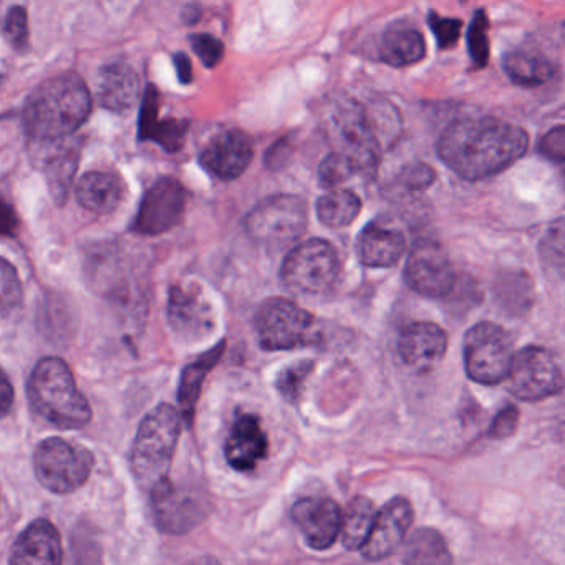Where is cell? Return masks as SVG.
I'll return each instance as SVG.
<instances>
[{"mask_svg": "<svg viewBox=\"0 0 565 565\" xmlns=\"http://www.w3.org/2000/svg\"><path fill=\"white\" fill-rule=\"evenodd\" d=\"M4 38L14 51L25 52L29 49L28 11L21 6L9 9L4 21Z\"/></svg>", "mask_w": 565, "mask_h": 565, "instance_id": "8d00e7d4", "label": "cell"}, {"mask_svg": "<svg viewBox=\"0 0 565 565\" xmlns=\"http://www.w3.org/2000/svg\"><path fill=\"white\" fill-rule=\"evenodd\" d=\"M413 518L415 514L408 499L398 495L386 502L376 514L369 541L362 547L363 557L366 561H382L395 554L396 548L405 542Z\"/></svg>", "mask_w": 565, "mask_h": 565, "instance_id": "e0dca14e", "label": "cell"}, {"mask_svg": "<svg viewBox=\"0 0 565 565\" xmlns=\"http://www.w3.org/2000/svg\"><path fill=\"white\" fill-rule=\"evenodd\" d=\"M254 330L260 349L267 352L300 349L319 337L312 313L280 297L260 303L254 317Z\"/></svg>", "mask_w": 565, "mask_h": 565, "instance_id": "52a82bcc", "label": "cell"}, {"mask_svg": "<svg viewBox=\"0 0 565 565\" xmlns=\"http://www.w3.org/2000/svg\"><path fill=\"white\" fill-rule=\"evenodd\" d=\"M502 68L512 84L524 88L541 87L554 77L552 62L527 51L508 52L502 58Z\"/></svg>", "mask_w": 565, "mask_h": 565, "instance_id": "f1b7e54d", "label": "cell"}, {"mask_svg": "<svg viewBox=\"0 0 565 565\" xmlns=\"http://www.w3.org/2000/svg\"><path fill=\"white\" fill-rule=\"evenodd\" d=\"M150 494L158 527L167 534H186L207 515L206 501L196 491L177 486L170 479Z\"/></svg>", "mask_w": 565, "mask_h": 565, "instance_id": "9a60e30c", "label": "cell"}, {"mask_svg": "<svg viewBox=\"0 0 565 565\" xmlns=\"http://www.w3.org/2000/svg\"><path fill=\"white\" fill-rule=\"evenodd\" d=\"M405 250V234L380 221L370 223L356 241L360 263L372 269H388L396 266Z\"/></svg>", "mask_w": 565, "mask_h": 565, "instance_id": "603a6c76", "label": "cell"}, {"mask_svg": "<svg viewBox=\"0 0 565 565\" xmlns=\"http://www.w3.org/2000/svg\"><path fill=\"white\" fill-rule=\"evenodd\" d=\"M0 277H2V316L8 317L12 310L21 306L22 284L18 270L8 259H2Z\"/></svg>", "mask_w": 565, "mask_h": 565, "instance_id": "74e56055", "label": "cell"}, {"mask_svg": "<svg viewBox=\"0 0 565 565\" xmlns=\"http://www.w3.org/2000/svg\"><path fill=\"white\" fill-rule=\"evenodd\" d=\"M362 211V201L350 190H332L317 201V216L330 230L350 226Z\"/></svg>", "mask_w": 565, "mask_h": 565, "instance_id": "4dcf8cb0", "label": "cell"}, {"mask_svg": "<svg viewBox=\"0 0 565 565\" xmlns=\"http://www.w3.org/2000/svg\"><path fill=\"white\" fill-rule=\"evenodd\" d=\"M428 24L435 34L439 49H452L461 35V21L458 19L439 18L436 12H429Z\"/></svg>", "mask_w": 565, "mask_h": 565, "instance_id": "f35d334b", "label": "cell"}, {"mask_svg": "<svg viewBox=\"0 0 565 565\" xmlns=\"http://www.w3.org/2000/svg\"><path fill=\"white\" fill-rule=\"evenodd\" d=\"M426 42L422 32L408 22H395L383 32L380 58L395 68L409 67L425 58Z\"/></svg>", "mask_w": 565, "mask_h": 565, "instance_id": "4316f807", "label": "cell"}, {"mask_svg": "<svg viewBox=\"0 0 565 565\" xmlns=\"http://www.w3.org/2000/svg\"><path fill=\"white\" fill-rule=\"evenodd\" d=\"M62 561L64 547L61 534L47 519H38L21 532L9 558L15 565H57Z\"/></svg>", "mask_w": 565, "mask_h": 565, "instance_id": "7402d4cb", "label": "cell"}, {"mask_svg": "<svg viewBox=\"0 0 565 565\" xmlns=\"http://www.w3.org/2000/svg\"><path fill=\"white\" fill-rule=\"evenodd\" d=\"M14 211L11 210V206L6 204L4 206V234L12 233V227H14Z\"/></svg>", "mask_w": 565, "mask_h": 565, "instance_id": "bcb514c9", "label": "cell"}, {"mask_svg": "<svg viewBox=\"0 0 565 565\" xmlns=\"http://www.w3.org/2000/svg\"><path fill=\"white\" fill-rule=\"evenodd\" d=\"M435 171L425 163H413L399 173V183L409 191H423L431 186Z\"/></svg>", "mask_w": 565, "mask_h": 565, "instance_id": "b9f144b4", "label": "cell"}, {"mask_svg": "<svg viewBox=\"0 0 565 565\" xmlns=\"http://www.w3.org/2000/svg\"><path fill=\"white\" fill-rule=\"evenodd\" d=\"M462 359L472 382L481 385L504 382L514 359L511 337L498 323H476L465 335Z\"/></svg>", "mask_w": 565, "mask_h": 565, "instance_id": "ba28073f", "label": "cell"}, {"mask_svg": "<svg viewBox=\"0 0 565 565\" xmlns=\"http://www.w3.org/2000/svg\"><path fill=\"white\" fill-rule=\"evenodd\" d=\"M564 439H565V419H564Z\"/></svg>", "mask_w": 565, "mask_h": 565, "instance_id": "c3c4849f", "label": "cell"}, {"mask_svg": "<svg viewBox=\"0 0 565 565\" xmlns=\"http://www.w3.org/2000/svg\"><path fill=\"white\" fill-rule=\"evenodd\" d=\"M173 64L177 67L178 78L181 84H191L193 81V65H191L190 57L183 52H178L173 55Z\"/></svg>", "mask_w": 565, "mask_h": 565, "instance_id": "ee69618b", "label": "cell"}, {"mask_svg": "<svg viewBox=\"0 0 565 565\" xmlns=\"http://www.w3.org/2000/svg\"><path fill=\"white\" fill-rule=\"evenodd\" d=\"M307 204L294 194H274L250 210L244 220L247 234L266 247H284L302 236Z\"/></svg>", "mask_w": 565, "mask_h": 565, "instance_id": "9c48e42d", "label": "cell"}, {"mask_svg": "<svg viewBox=\"0 0 565 565\" xmlns=\"http://www.w3.org/2000/svg\"><path fill=\"white\" fill-rule=\"evenodd\" d=\"M186 204V188L174 178H161L145 193L131 231L138 236L168 233L183 221Z\"/></svg>", "mask_w": 565, "mask_h": 565, "instance_id": "4fadbf2b", "label": "cell"}, {"mask_svg": "<svg viewBox=\"0 0 565 565\" xmlns=\"http://www.w3.org/2000/svg\"><path fill=\"white\" fill-rule=\"evenodd\" d=\"M92 95L84 78L58 75L44 82L25 104L24 127L31 141L71 138L90 117Z\"/></svg>", "mask_w": 565, "mask_h": 565, "instance_id": "7a4b0ae2", "label": "cell"}, {"mask_svg": "<svg viewBox=\"0 0 565 565\" xmlns=\"http://www.w3.org/2000/svg\"><path fill=\"white\" fill-rule=\"evenodd\" d=\"M356 174H360L359 170H356L355 163L347 154L340 153V151H332L320 163L319 183L326 190H337V188L342 186L343 183L352 180Z\"/></svg>", "mask_w": 565, "mask_h": 565, "instance_id": "e575fe53", "label": "cell"}, {"mask_svg": "<svg viewBox=\"0 0 565 565\" xmlns=\"http://www.w3.org/2000/svg\"><path fill=\"white\" fill-rule=\"evenodd\" d=\"M12 402H14V388H12L11 380L4 373L2 379V388H0V406H2V416H8L11 412Z\"/></svg>", "mask_w": 565, "mask_h": 565, "instance_id": "f6af8a7d", "label": "cell"}, {"mask_svg": "<svg viewBox=\"0 0 565 565\" xmlns=\"http://www.w3.org/2000/svg\"><path fill=\"white\" fill-rule=\"evenodd\" d=\"M97 97L107 110L118 115L128 114L140 98L137 72L125 62L105 65L97 78Z\"/></svg>", "mask_w": 565, "mask_h": 565, "instance_id": "cb8c5ba5", "label": "cell"}, {"mask_svg": "<svg viewBox=\"0 0 565 565\" xmlns=\"http://www.w3.org/2000/svg\"><path fill=\"white\" fill-rule=\"evenodd\" d=\"M34 160L41 161L49 191L58 206L67 201L78 168V148L71 138L57 141H32Z\"/></svg>", "mask_w": 565, "mask_h": 565, "instance_id": "ffe728a7", "label": "cell"}, {"mask_svg": "<svg viewBox=\"0 0 565 565\" xmlns=\"http://www.w3.org/2000/svg\"><path fill=\"white\" fill-rule=\"evenodd\" d=\"M489 21L484 11H478L472 18L468 31V51L472 67L484 68L489 62Z\"/></svg>", "mask_w": 565, "mask_h": 565, "instance_id": "d590c367", "label": "cell"}, {"mask_svg": "<svg viewBox=\"0 0 565 565\" xmlns=\"http://www.w3.org/2000/svg\"><path fill=\"white\" fill-rule=\"evenodd\" d=\"M168 322L184 342H201L216 329L213 303L198 284H180L170 289Z\"/></svg>", "mask_w": 565, "mask_h": 565, "instance_id": "5bb4252c", "label": "cell"}, {"mask_svg": "<svg viewBox=\"0 0 565 565\" xmlns=\"http://www.w3.org/2000/svg\"><path fill=\"white\" fill-rule=\"evenodd\" d=\"M508 386L522 402H541L557 395L564 386V373L555 356L542 347L529 345L514 353Z\"/></svg>", "mask_w": 565, "mask_h": 565, "instance_id": "8fae6325", "label": "cell"}, {"mask_svg": "<svg viewBox=\"0 0 565 565\" xmlns=\"http://www.w3.org/2000/svg\"><path fill=\"white\" fill-rule=\"evenodd\" d=\"M329 135L340 153L355 163L360 177L373 178L380 163V145L365 110L355 104L340 105L330 118Z\"/></svg>", "mask_w": 565, "mask_h": 565, "instance_id": "30bf717a", "label": "cell"}, {"mask_svg": "<svg viewBox=\"0 0 565 565\" xmlns=\"http://www.w3.org/2000/svg\"><path fill=\"white\" fill-rule=\"evenodd\" d=\"M253 141L241 130H227L214 137L201 153L200 161L207 173L220 180L239 178L253 161Z\"/></svg>", "mask_w": 565, "mask_h": 565, "instance_id": "d6986e66", "label": "cell"}, {"mask_svg": "<svg viewBox=\"0 0 565 565\" xmlns=\"http://www.w3.org/2000/svg\"><path fill=\"white\" fill-rule=\"evenodd\" d=\"M376 514L379 511L369 498L359 495L350 501L343 512L342 532H340L342 544L349 551H362L375 524Z\"/></svg>", "mask_w": 565, "mask_h": 565, "instance_id": "f546056e", "label": "cell"}, {"mask_svg": "<svg viewBox=\"0 0 565 565\" xmlns=\"http://www.w3.org/2000/svg\"><path fill=\"white\" fill-rule=\"evenodd\" d=\"M519 425V409L514 405H508L492 419L489 426V436L494 439H505L514 435Z\"/></svg>", "mask_w": 565, "mask_h": 565, "instance_id": "7bdbcfd3", "label": "cell"}, {"mask_svg": "<svg viewBox=\"0 0 565 565\" xmlns=\"http://www.w3.org/2000/svg\"><path fill=\"white\" fill-rule=\"evenodd\" d=\"M403 561L406 564H451L452 557L445 537L435 529L422 527L409 535Z\"/></svg>", "mask_w": 565, "mask_h": 565, "instance_id": "1f68e13d", "label": "cell"}, {"mask_svg": "<svg viewBox=\"0 0 565 565\" xmlns=\"http://www.w3.org/2000/svg\"><path fill=\"white\" fill-rule=\"evenodd\" d=\"M31 408L58 429H81L90 423L92 408L77 388L74 373L58 356H45L28 382Z\"/></svg>", "mask_w": 565, "mask_h": 565, "instance_id": "3957f363", "label": "cell"}, {"mask_svg": "<svg viewBox=\"0 0 565 565\" xmlns=\"http://www.w3.org/2000/svg\"><path fill=\"white\" fill-rule=\"evenodd\" d=\"M194 54L203 62L204 67L214 68L224 57V45L220 39L210 34H194L190 38Z\"/></svg>", "mask_w": 565, "mask_h": 565, "instance_id": "ab89813d", "label": "cell"}, {"mask_svg": "<svg viewBox=\"0 0 565 565\" xmlns=\"http://www.w3.org/2000/svg\"><path fill=\"white\" fill-rule=\"evenodd\" d=\"M294 524L313 551H327L342 532L343 512L333 499L303 498L292 505Z\"/></svg>", "mask_w": 565, "mask_h": 565, "instance_id": "2e32d148", "label": "cell"}, {"mask_svg": "<svg viewBox=\"0 0 565 565\" xmlns=\"http://www.w3.org/2000/svg\"><path fill=\"white\" fill-rule=\"evenodd\" d=\"M396 349L409 369L418 373L431 372L448 350V335L436 323H409L399 333Z\"/></svg>", "mask_w": 565, "mask_h": 565, "instance_id": "ac0fdd59", "label": "cell"}, {"mask_svg": "<svg viewBox=\"0 0 565 565\" xmlns=\"http://www.w3.org/2000/svg\"><path fill=\"white\" fill-rule=\"evenodd\" d=\"M180 408L161 403L138 426L131 448V471L141 488L153 491L167 481L183 428Z\"/></svg>", "mask_w": 565, "mask_h": 565, "instance_id": "277c9868", "label": "cell"}, {"mask_svg": "<svg viewBox=\"0 0 565 565\" xmlns=\"http://www.w3.org/2000/svg\"><path fill=\"white\" fill-rule=\"evenodd\" d=\"M188 128L190 124L186 120H171V118L161 120L160 94L153 85H150L141 105L140 125H138L140 140L153 141L168 153H174L183 147Z\"/></svg>", "mask_w": 565, "mask_h": 565, "instance_id": "d4e9b609", "label": "cell"}, {"mask_svg": "<svg viewBox=\"0 0 565 565\" xmlns=\"http://www.w3.org/2000/svg\"><path fill=\"white\" fill-rule=\"evenodd\" d=\"M95 458L78 443L52 436L39 443L34 455L38 481L54 494H72L90 478Z\"/></svg>", "mask_w": 565, "mask_h": 565, "instance_id": "8992f818", "label": "cell"}, {"mask_svg": "<svg viewBox=\"0 0 565 565\" xmlns=\"http://www.w3.org/2000/svg\"><path fill=\"white\" fill-rule=\"evenodd\" d=\"M316 362L312 360H297L289 363L277 376V390L286 402L297 403L303 393L307 380L312 375Z\"/></svg>", "mask_w": 565, "mask_h": 565, "instance_id": "836d02e7", "label": "cell"}, {"mask_svg": "<svg viewBox=\"0 0 565 565\" xmlns=\"http://www.w3.org/2000/svg\"><path fill=\"white\" fill-rule=\"evenodd\" d=\"M409 289L429 299H443L456 284L455 267L441 244L423 239L415 243L405 264Z\"/></svg>", "mask_w": 565, "mask_h": 565, "instance_id": "7c38bea8", "label": "cell"}, {"mask_svg": "<svg viewBox=\"0 0 565 565\" xmlns=\"http://www.w3.org/2000/svg\"><path fill=\"white\" fill-rule=\"evenodd\" d=\"M562 38H564V41H565V22H564V28H562Z\"/></svg>", "mask_w": 565, "mask_h": 565, "instance_id": "7dc6e473", "label": "cell"}, {"mask_svg": "<svg viewBox=\"0 0 565 565\" xmlns=\"http://www.w3.org/2000/svg\"><path fill=\"white\" fill-rule=\"evenodd\" d=\"M267 435L259 418L250 413H241L234 419L227 435L224 455L234 471L250 472L267 456Z\"/></svg>", "mask_w": 565, "mask_h": 565, "instance_id": "44dd1931", "label": "cell"}, {"mask_svg": "<svg viewBox=\"0 0 565 565\" xmlns=\"http://www.w3.org/2000/svg\"><path fill=\"white\" fill-rule=\"evenodd\" d=\"M539 153L554 163H565V125L552 128L541 138Z\"/></svg>", "mask_w": 565, "mask_h": 565, "instance_id": "60d3db41", "label": "cell"}, {"mask_svg": "<svg viewBox=\"0 0 565 565\" xmlns=\"http://www.w3.org/2000/svg\"><path fill=\"white\" fill-rule=\"evenodd\" d=\"M529 148L522 128L495 118H459L438 141L443 163L462 180L479 181L508 170Z\"/></svg>", "mask_w": 565, "mask_h": 565, "instance_id": "6da1fadb", "label": "cell"}, {"mask_svg": "<svg viewBox=\"0 0 565 565\" xmlns=\"http://www.w3.org/2000/svg\"><path fill=\"white\" fill-rule=\"evenodd\" d=\"M75 194L84 210L94 214H110L124 201L125 184L117 174L88 171L78 181Z\"/></svg>", "mask_w": 565, "mask_h": 565, "instance_id": "484cf974", "label": "cell"}, {"mask_svg": "<svg viewBox=\"0 0 565 565\" xmlns=\"http://www.w3.org/2000/svg\"><path fill=\"white\" fill-rule=\"evenodd\" d=\"M542 263L551 270L565 273V217L552 221L539 244Z\"/></svg>", "mask_w": 565, "mask_h": 565, "instance_id": "d6a6232c", "label": "cell"}, {"mask_svg": "<svg viewBox=\"0 0 565 565\" xmlns=\"http://www.w3.org/2000/svg\"><path fill=\"white\" fill-rule=\"evenodd\" d=\"M339 274L340 259L335 247L319 237L294 247L280 266L284 286L300 297L323 296L335 286Z\"/></svg>", "mask_w": 565, "mask_h": 565, "instance_id": "5b68a950", "label": "cell"}, {"mask_svg": "<svg viewBox=\"0 0 565 565\" xmlns=\"http://www.w3.org/2000/svg\"><path fill=\"white\" fill-rule=\"evenodd\" d=\"M226 347V340H221L217 345L207 350L200 359L184 366L183 373H181L180 386H178V408H180L184 423H188V425L193 423L204 380L210 375L211 370L217 365V362L223 359Z\"/></svg>", "mask_w": 565, "mask_h": 565, "instance_id": "83f0119b", "label": "cell"}]
</instances>
